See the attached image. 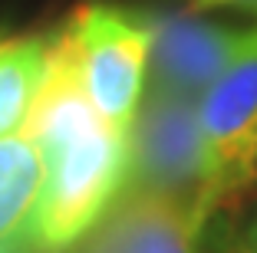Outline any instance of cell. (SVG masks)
Listing matches in <instances>:
<instances>
[{
  "mask_svg": "<svg viewBox=\"0 0 257 253\" xmlns=\"http://www.w3.org/2000/svg\"><path fill=\"white\" fill-rule=\"evenodd\" d=\"M37 151L43 158V191L33 246L40 253H63L102 220L132 181V142L99 122Z\"/></svg>",
  "mask_w": 257,
  "mask_h": 253,
  "instance_id": "obj_1",
  "label": "cell"
},
{
  "mask_svg": "<svg viewBox=\"0 0 257 253\" xmlns=\"http://www.w3.org/2000/svg\"><path fill=\"white\" fill-rule=\"evenodd\" d=\"M60 37L102 122L128 135L152 63V20L109 4H89L60 27Z\"/></svg>",
  "mask_w": 257,
  "mask_h": 253,
  "instance_id": "obj_2",
  "label": "cell"
},
{
  "mask_svg": "<svg viewBox=\"0 0 257 253\" xmlns=\"http://www.w3.org/2000/svg\"><path fill=\"white\" fill-rule=\"evenodd\" d=\"M208 210H224L257 181V27L198 99Z\"/></svg>",
  "mask_w": 257,
  "mask_h": 253,
  "instance_id": "obj_3",
  "label": "cell"
},
{
  "mask_svg": "<svg viewBox=\"0 0 257 253\" xmlns=\"http://www.w3.org/2000/svg\"><path fill=\"white\" fill-rule=\"evenodd\" d=\"M136 191H155L182 201L204 197V145L198 99L152 86L128 132Z\"/></svg>",
  "mask_w": 257,
  "mask_h": 253,
  "instance_id": "obj_4",
  "label": "cell"
},
{
  "mask_svg": "<svg viewBox=\"0 0 257 253\" xmlns=\"http://www.w3.org/2000/svg\"><path fill=\"white\" fill-rule=\"evenodd\" d=\"M208 210L155 191H132L86 253H244L241 230Z\"/></svg>",
  "mask_w": 257,
  "mask_h": 253,
  "instance_id": "obj_5",
  "label": "cell"
},
{
  "mask_svg": "<svg viewBox=\"0 0 257 253\" xmlns=\"http://www.w3.org/2000/svg\"><path fill=\"white\" fill-rule=\"evenodd\" d=\"M152 86L188 99H201L204 89L231 63L244 33L237 27H221L198 17H162L152 20Z\"/></svg>",
  "mask_w": 257,
  "mask_h": 253,
  "instance_id": "obj_6",
  "label": "cell"
},
{
  "mask_svg": "<svg viewBox=\"0 0 257 253\" xmlns=\"http://www.w3.org/2000/svg\"><path fill=\"white\" fill-rule=\"evenodd\" d=\"M43 191V158L27 135L0 138V253L33 246V220Z\"/></svg>",
  "mask_w": 257,
  "mask_h": 253,
  "instance_id": "obj_7",
  "label": "cell"
},
{
  "mask_svg": "<svg viewBox=\"0 0 257 253\" xmlns=\"http://www.w3.org/2000/svg\"><path fill=\"white\" fill-rule=\"evenodd\" d=\"M46 73V37H0V138L20 135Z\"/></svg>",
  "mask_w": 257,
  "mask_h": 253,
  "instance_id": "obj_8",
  "label": "cell"
},
{
  "mask_svg": "<svg viewBox=\"0 0 257 253\" xmlns=\"http://www.w3.org/2000/svg\"><path fill=\"white\" fill-rule=\"evenodd\" d=\"M241 243H244V253H257V204L250 210L247 223L241 227Z\"/></svg>",
  "mask_w": 257,
  "mask_h": 253,
  "instance_id": "obj_9",
  "label": "cell"
},
{
  "mask_svg": "<svg viewBox=\"0 0 257 253\" xmlns=\"http://www.w3.org/2000/svg\"><path fill=\"white\" fill-rule=\"evenodd\" d=\"M191 4H195V0H191Z\"/></svg>",
  "mask_w": 257,
  "mask_h": 253,
  "instance_id": "obj_10",
  "label": "cell"
}]
</instances>
